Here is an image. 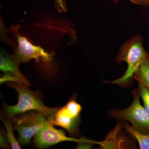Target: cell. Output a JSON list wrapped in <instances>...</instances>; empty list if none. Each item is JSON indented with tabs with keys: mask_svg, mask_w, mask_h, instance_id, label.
<instances>
[{
	"mask_svg": "<svg viewBox=\"0 0 149 149\" xmlns=\"http://www.w3.org/2000/svg\"><path fill=\"white\" fill-rule=\"evenodd\" d=\"M149 54L144 49L141 35L131 37L120 47L115 59L118 64L122 61L127 63L128 68L126 72L120 78L104 83L117 85L123 88L131 87L135 72Z\"/></svg>",
	"mask_w": 149,
	"mask_h": 149,
	"instance_id": "obj_1",
	"label": "cell"
},
{
	"mask_svg": "<svg viewBox=\"0 0 149 149\" xmlns=\"http://www.w3.org/2000/svg\"><path fill=\"white\" fill-rule=\"evenodd\" d=\"M8 85L15 89L18 94V102L16 105H5V113L8 118H10L29 110H35L44 113L49 121L60 109L59 107L51 108L46 107L43 103L39 92L30 91L26 85L13 82Z\"/></svg>",
	"mask_w": 149,
	"mask_h": 149,
	"instance_id": "obj_2",
	"label": "cell"
},
{
	"mask_svg": "<svg viewBox=\"0 0 149 149\" xmlns=\"http://www.w3.org/2000/svg\"><path fill=\"white\" fill-rule=\"evenodd\" d=\"M131 93L133 100L130 106L124 109H110L108 114L118 122L129 121L131 127L139 133L149 134V113L140 103L138 88L134 89Z\"/></svg>",
	"mask_w": 149,
	"mask_h": 149,
	"instance_id": "obj_3",
	"label": "cell"
},
{
	"mask_svg": "<svg viewBox=\"0 0 149 149\" xmlns=\"http://www.w3.org/2000/svg\"><path fill=\"white\" fill-rule=\"evenodd\" d=\"M9 118L14 130L19 133L18 141L22 146L29 144L32 137L49 123L44 113L35 110H29Z\"/></svg>",
	"mask_w": 149,
	"mask_h": 149,
	"instance_id": "obj_4",
	"label": "cell"
},
{
	"mask_svg": "<svg viewBox=\"0 0 149 149\" xmlns=\"http://www.w3.org/2000/svg\"><path fill=\"white\" fill-rule=\"evenodd\" d=\"M76 96L70 99L65 105L59 109L49 122L65 129L70 136L76 137L80 134L79 127L82 107L76 102Z\"/></svg>",
	"mask_w": 149,
	"mask_h": 149,
	"instance_id": "obj_5",
	"label": "cell"
},
{
	"mask_svg": "<svg viewBox=\"0 0 149 149\" xmlns=\"http://www.w3.org/2000/svg\"><path fill=\"white\" fill-rule=\"evenodd\" d=\"M17 39L18 42V47L14 51V58L19 64L29 62L31 59H34L36 62L41 61L49 62L52 60L54 53H49L40 47L33 45L27 38L17 34Z\"/></svg>",
	"mask_w": 149,
	"mask_h": 149,
	"instance_id": "obj_6",
	"label": "cell"
},
{
	"mask_svg": "<svg viewBox=\"0 0 149 149\" xmlns=\"http://www.w3.org/2000/svg\"><path fill=\"white\" fill-rule=\"evenodd\" d=\"M122 121L118 122L103 141L96 142L100 145L99 149H137L136 139L127 131L123 132Z\"/></svg>",
	"mask_w": 149,
	"mask_h": 149,
	"instance_id": "obj_7",
	"label": "cell"
},
{
	"mask_svg": "<svg viewBox=\"0 0 149 149\" xmlns=\"http://www.w3.org/2000/svg\"><path fill=\"white\" fill-rule=\"evenodd\" d=\"M79 140L68 138L63 130L55 129L49 122L34 136L33 143L38 148L45 149L63 141L77 143Z\"/></svg>",
	"mask_w": 149,
	"mask_h": 149,
	"instance_id": "obj_8",
	"label": "cell"
},
{
	"mask_svg": "<svg viewBox=\"0 0 149 149\" xmlns=\"http://www.w3.org/2000/svg\"><path fill=\"white\" fill-rule=\"evenodd\" d=\"M19 64L13 55L8 54L1 49L0 54V70L4 72L1 78V84L7 81L16 82L27 86H30L27 79L18 68Z\"/></svg>",
	"mask_w": 149,
	"mask_h": 149,
	"instance_id": "obj_9",
	"label": "cell"
},
{
	"mask_svg": "<svg viewBox=\"0 0 149 149\" xmlns=\"http://www.w3.org/2000/svg\"><path fill=\"white\" fill-rule=\"evenodd\" d=\"M133 79L149 89V54L135 72Z\"/></svg>",
	"mask_w": 149,
	"mask_h": 149,
	"instance_id": "obj_10",
	"label": "cell"
},
{
	"mask_svg": "<svg viewBox=\"0 0 149 149\" xmlns=\"http://www.w3.org/2000/svg\"><path fill=\"white\" fill-rule=\"evenodd\" d=\"M123 128L125 131L133 136L139 143L140 149H149V134H142L137 132L127 121H122Z\"/></svg>",
	"mask_w": 149,
	"mask_h": 149,
	"instance_id": "obj_11",
	"label": "cell"
},
{
	"mask_svg": "<svg viewBox=\"0 0 149 149\" xmlns=\"http://www.w3.org/2000/svg\"><path fill=\"white\" fill-rule=\"evenodd\" d=\"M2 121L5 126L6 130V135L9 141L11 148L13 149H21V146L19 145V143L18 141H17L13 135V130H14L11 120L10 118L4 120L3 118H1Z\"/></svg>",
	"mask_w": 149,
	"mask_h": 149,
	"instance_id": "obj_12",
	"label": "cell"
},
{
	"mask_svg": "<svg viewBox=\"0 0 149 149\" xmlns=\"http://www.w3.org/2000/svg\"><path fill=\"white\" fill-rule=\"evenodd\" d=\"M139 95L143 100L144 107L149 113V89L142 84L138 86Z\"/></svg>",
	"mask_w": 149,
	"mask_h": 149,
	"instance_id": "obj_13",
	"label": "cell"
},
{
	"mask_svg": "<svg viewBox=\"0 0 149 149\" xmlns=\"http://www.w3.org/2000/svg\"><path fill=\"white\" fill-rule=\"evenodd\" d=\"M77 143L78 144L76 149H92L93 145L96 144V141L88 140L82 137Z\"/></svg>",
	"mask_w": 149,
	"mask_h": 149,
	"instance_id": "obj_14",
	"label": "cell"
},
{
	"mask_svg": "<svg viewBox=\"0 0 149 149\" xmlns=\"http://www.w3.org/2000/svg\"><path fill=\"white\" fill-rule=\"evenodd\" d=\"M0 147L4 149H9L11 147L6 133L3 129L0 133Z\"/></svg>",
	"mask_w": 149,
	"mask_h": 149,
	"instance_id": "obj_15",
	"label": "cell"
},
{
	"mask_svg": "<svg viewBox=\"0 0 149 149\" xmlns=\"http://www.w3.org/2000/svg\"><path fill=\"white\" fill-rule=\"evenodd\" d=\"M131 2L135 4L149 7V0H130Z\"/></svg>",
	"mask_w": 149,
	"mask_h": 149,
	"instance_id": "obj_16",
	"label": "cell"
},
{
	"mask_svg": "<svg viewBox=\"0 0 149 149\" xmlns=\"http://www.w3.org/2000/svg\"><path fill=\"white\" fill-rule=\"evenodd\" d=\"M56 3L59 9L61 11L65 10V0H55Z\"/></svg>",
	"mask_w": 149,
	"mask_h": 149,
	"instance_id": "obj_17",
	"label": "cell"
}]
</instances>
